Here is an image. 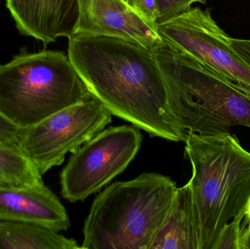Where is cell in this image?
Instances as JSON below:
<instances>
[{
	"label": "cell",
	"instance_id": "cell-1",
	"mask_svg": "<svg viewBox=\"0 0 250 249\" xmlns=\"http://www.w3.org/2000/svg\"><path fill=\"white\" fill-rule=\"evenodd\" d=\"M68 39L73 67L112 115L151 137L181 141L170 124L167 89L152 50L117 37L75 34Z\"/></svg>",
	"mask_w": 250,
	"mask_h": 249
},
{
	"label": "cell",
	"instance_id": "cell-2",
	"mask_svg": "<svg viewBox=\"0 0 250 249\" xmlns=\"http://www.w3.org/2000/svg\"><path fill=\"white\" fill-rule=\"evenodd\" d=\"M153 51L167 89L170 124L181 141L189 134L250 128V94L163 43Z\"/></svg>",
	"mask_w": 250,
	"mask_h": 249
},
{
	"label": "cell",
	"instance_id": "cell-3",
	"mask_svg": "<svg viewBox=\"0 0 250 249\" xmlns=\"http://www.w3.org/2000/svg\"><path fill=\"white\" fill-rule=\"evenodd\" d=\"M185 157L198 224L199 248L212 249L220 231L249 206L250 152L234 134H189Z\"/></svg>",
	"mask_w": 250,
	"mask_h": 249
},
{
	"label": "cell",
	"instance_id": "cell-4",
	"mask_svg": "<svg viewBox=\"0 0 250 249\" xmlns=\"http://www.w3.org/2000/svg\"><path fill=\"white\" fill-rule=\"evenodd\" d=\"M176 189L170 177L156 172L108 186L92 203L81 247L149 249Z\"/></svg>",
	"mask_w": 250,
	"mask_h": 249
},
{
	"label": "cell",
	"instance_id": "cell-5",
	"mask_svg": "<svg viewBox=\"0 0 250 249\" xmlns=\"http://www.w3.org/2000/svg\"><path fill=\"white\" fill-rule=\"evenodd\" d=\"M91 95L62 51L21 52L0 64V112L20 128Z\"/></svg>",
	"mask_w": 250,
	"mask_h": 249
},
{
	"label": "cell",
	"instance_id": "cell-6",
	"mask_svg": "<svg viewBox=\"0 0 250 249\" xmlns=\"http://www.w3.org/2000/svg\"><path fill=\"white\" fill-rule=\"evenodd\" d=\"M163 44L195 60L250 94V64L230 43L211 10L191 7L157 24Z\"/></svg>",
	"mask_w": 250,
	"mask_h": 249
},
{
	"label": "cell",
	"instance_id": "cell-7",
	"mask_svg": "<svg viewBox=\"0 0 250 249\" xmlns=\"http://www.w3.org/2000/svg\"><path fill=\"white\" fill-rule=\"evenodd\" d=\"M112 114L95 96L21 128L19 146L41 175L63 163L111 122Z\"/></svg>",
	"mask_w": 250,
	"mask_h": 249
},
{
	"label": "cell",
	"instance_id": "cell-8",
	"mask_svg": "<svg viewBox=\"0 0 250 249\" xmlns=\"http://www.w3.org/2000/svg\"><path fill=\"white\" fill-rule=\"evenodd\" d=\"M143 137L135 126L109 127L81 146L60 173L61 194L70 203L99 192L125 171L141 148Z\"/></svg>",
	"mask_w": 250,
	"mask_h": 249
},
{
	"label": "cell",
	"instance_id": "cell-9",
	"mask_svg": "<svg viewBox=\"0 0 250 249\" xmlns=\"http://www.w3.org/2000/svg\"><path fill=\"white\" fill-rule=\"evenodd\" d=\"M77 1L79 16L75 34L117 37L152 51L163 45L157 25L142 19L124 0Z\"/></svg>",
	"mask_w": 250,
	"mask_h": 249
},
{
	"label": "cell",
	"instance_id": "cell-10",
	"mask_svg": "<svg viewBox=\"0 0 250 249\" xmlns=\"http://www.w3.org/2000/svg\"><path fill=\"white\" fill-rule=\"evenodd\" d=\"M6 5L19 33L45 45L76 32L77 0H6Z\"/></svg>",
	"mask_w": 250,
	"mask_h": 249
},
{
	"label": "cell",
	"instance_id": "cell-11",
	"mask_svg": "<svg viewBox=\"0 0 250 249\" xmlns=\"http://www.w3.org/2000/svg\"><path fill=\"white\" fill-rule=\"evenodd\" d=\"M0 220L35 224L58 232L70 227L65 208L44 183L0 188Z\"/></svg>",
	"mask_w": 250,
	"mask_h": 249
},
{
	"label": "cell",
	"instance_id": "cell-12",
	"mask_svg": "<svg viewBox=\"0 0 250 249\" xmlns=\"http://www.w3.org/2000/svg\"><path fill=\"white\" fill-rule=\"evenodd\" d=\"M198 224L189 184L176 189L149 249H198Z\"/></svg>",
	"mask_w": 250,
	"mask_h": 249
},
{
	"label": "cell",
	"instance_id": "cell-13",
	"mask_svg": "<svg viewBox=\"0 0 250 249\" xmlns=\"http://www.w3.org/2000/svg\"><path fill=\"white\" fill-rule=\"evenodd\" d=\"M73 238L49 228L16 221L0 220V249H79Z\"/></svg>",
	"mask_w": 250,
	"mask_h": 249
},
{
	"label": "cell",
	"instance_id": "cell-14",
	"mask_svg": "<svg viewBox=\"0 0 250 249\" xmlns=\"http://www.w3.org/2000/svg\"><path fill=\"white\" fill-rule=\"evenodd\" d=\"M42 176L20 148L0 142V188L38 185Z\"/></svg>",
	"mask_w": 250,
	"mask_h": 249
},
{
	"label": "cell",
	"instance_id": "cell-15",
	"mask_svg": "<svg viewBox=\"0 0 250 249\" xmlns=\"http://www.w3.org/2000/svg\"><path fill=\"white\" fill-rule=\"evenodd\" d=\"M248 207L244 209L222 229L212 249H240L241 236Z\"/></svg>",
	"mask_w": 250,
	"mask_h": 249
},
{
	"label": "cell",
	"instance_id": "cell-16",
	"mask_svg": "<svg viewBox=\"0 0 250 249\" xmlns=\"http://www.w3.org/2000/svg\"><path fill=\"white\" fill-rule=\"evenodd\" d=\"M194 3L205 4L207 0H157V17L156 24L167 21L178 15L188 11Z\"/></svg>",
	"mask_w": 250,
	"mask_h": 249
},
{
	"label": "cell",
	"instance_id": "cell-17",
	"mask_svg": "<svg viewBox=\"0 0 250 249\" xmlns=\"http://www.w3.org/2000/svg\"><path fill=\"white\" fill-rule=\"evenodd\" d=\"M125 2L144 20L157 25V0H125Z\"/></svg>",
	"mask_w": 250,
	"mask_h": 249
},
{
	"label": "cell",
	"instance_id": "cell-18",
	"mask_svg": "<svg viewBox=\"0 0 250 249\" xmlns=\"http://www.w3.org/2000/svg\"><path fill=\"white\" fill-rule=\"evenodd\" d=\"M20 127L7 119L0 112V142L12 146H19V137H20Z\"/></svg>",
	"mask_w": 250,
	"mask_h": 249
},
{
	"label": "cell",
	"instance_id": "cell-19",
	"mask_svg": "<svg viewBox=\"0 0 250 249\" xmlns=\"http://www.w3.org/2000/svg\"><path fill=\"white\" fill-rule=\"evenodd\" d=\"M230 41L234 49L250 64V39L230 38Z\"/></svg>",
	"mask_w": 250,
	"mask_h": 249
},
{
	"label": "cell",
	"instance_id": "cell-20",
	"mask_svg": "<svg viewBox=\"0 0 250 249\" xmlns=\"http://www.w3.org/2000/svg\"><path fill=\"white\" fill-rule=\"evenodd\" d=\"M240 249H250V222L248 221V216H245L244 220L243 229L241 236Z\"/></svg>",
	"mask_w": 250,
	"mask_h": 249
},
{
	"label": "cell",
	"instance_id": "cell-21",
	"mask_svg": "<svg viewBox=\"0 0 250 249\" xmlns=\"http://www.w3.org/2000/svg\"><path fill=\"white\" fill-rule=\"evenodd\" d=\"M247 216H248V221H249V222H250V202L249 206H248V215H247Z\"/></svg>",
	"mask_w": 250,
	"mask_h": 249
},
{
	"label": "cell",
	"instance_id": "cell-22",
	"mask_svg": "<svg viewBox=\"0 0 250 249\" xmlns=\"http://www.w3.org/2000/svg\"><path fill=\"white\" fill-rule=\"evenodd\" d=\"M124 1H125V0H124Z\"/></svg>",
	"mask_w": 250,
	"mask_h": 249
}]
</instances>
